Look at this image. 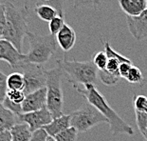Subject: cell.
<instances>
[{"label":"cell","instance_id":"cell-39","mask_svg":"<svg viewBox=\"0 0 147 141\" xmlns=\"http://www.w3.org/2000/svg\"><path fill=\"white\" fill-rule=\"evenodd\" d=\"M145 134H147V127H146V133H145Z\"/></svg>","mask_w":147,"mask_h":141},{"label":"cell","instance_id":"cell-2","mask_svg":"<svg viewBox=\"0 0 147 141\" xmlns=\"http://www.w3.org/2000/svg\"><path fill=\"white\" fill-rule=\"evenodd\" d=\"M5 15L6 23L2 38L11 42L18 52H22L23 41L27 36V33H29L28 7L23 6L21 8H17L11 3H6Z\"/></svg>","mask_w":147,"mask_h":141},{"label":"cell","instance_id":"cell-29","mask_svg":"<svg viewBox=\"0 0 147 141\" xmlns=\"http://www.w3.org/2000/svg\"><path fill=\"white\" fill-rule=\"evenodd\" d=\"M7 76L0 71V101H3L7 95L8 92V84H7Z\"/></svg>","mask_w":147,"mask_h":141},{"label":"cell","instance_id":"cell-23","mask_svg":"<svg viewBox=\"0 0 147 141\" xmlns=\"http://www.w3.org/2000/svg\"><path fill=\"white\" fill-rule=\"evenodd\" d=\"M108 57L106 55L105 52H99L93 56L92 62L95 65V67L98 69V71L105 70L106 65H107Z\"/></svg>","mask_w":147,"mask_h":141},{"label":"cell","instance_id":"cell-18","mask_svg":"<svg viewBox=\"0 0 147 141\" xmlns=\"http://www.w3.org/2000/svg\"><path fill=\"white\" fill-rule=\"evenodd\" d=\"M7 84L9 90H19L25 89V78L23 74L20 72H13L7 77Z\"/></svg>","mask_w":147,"mask_h":141},{"label":"cell","instance_id":"cell-4","mask_svg":"<svg viewBox=\"0 0 147 141\" xmlns=\"http://www.w3.org/2000/svg\"><path fill=\"white\" fill-rule=\"evenodd\" d=\"M64 72L58 63L49 70H47V108L52 117H58L63 114L64 95L61 81Z\"/></svg>","mask_w":147,"mask_h":141},{"label":"cell","instance_id":"cell-34","mask_svg":"<svg viewBox=\"0 0 147 141\" xmlns=\"http://www.w3.org/2000/svg\"><path fill=\"white\" fill-rule=\"evenodd\" d=\"M0 141H12L10 130L0 131Z\"/></svg>","mask_w":147,"mask_h":141},{"label":"cell","instance_id":"cell-25","mask_svg":"<svg viewBox=\"0 0 147 141\" xmlns=\"http://www.w3.org/2000/svg\"><path fill=\"white\" fill-rule=\"evenodd\" d=\"M7 97L11 100L12 102L18 103V104H22V102L24 101L25 97H26V93H24V91L19 90H8L7 92Z\"/></svg>","mask_w":147,"mask_h":141},{"label":"cell","instance_id":"cell-22","mask_svg":"<svg viewBox=\"0 0 147 141\" xmlns=\"http://www.w3.org/2000/svg\"><path fill=\"white\" fill-rule=\"evenodd\" d=\"M65 24V19L64 17L60 16V15H56L54 18L49 22V33L52 35H56L59 31H60L62 28H63Z\"/></svg>","mask_w":147,"mask_h":141},{"label":"cell","instance_id":"cell-17","mask_svg":"<svg viewBox=\"0 0 147 141\" xmlns=\"http://www.w3.org/2000/svg\"><path fill=\"white\" fill-rule=\"evenodd\" d=\"M34 11H35L36 14L38 15L40 19L46 22H49L52 18H54L58 14L55 8L47 4H39L38 3L36 7L34 8Z\"/></svg>","mask_w":147,"mask_h":141},{"label":"cell","instance_id":"cell-15","mask_svg":"<svg viewBox=\"0 0 147 141\" xmlns=\"http://www.w3.org/2000/svg\"><path fill=\"white\" fill-rule=\"evenodd\" d=\"M10 131L12 141H29L32 133L29 125L21 121L14 124L10 129Z\"/></svg>","mask_w":147,"mask_h":141},{"label":"cell","instance_id":"cell-36","mask_svg":"<svg viewBox=\"0 0 147 141\" xmlns=\"http://www.w3.org/2000/svg\"><path fill=\"white\" fill-rule=\"evenodd\" d=\"M42 1H45V2H51L52 4V2L54 1V0H42Z\"/></svg>","mask_w":147,"mask_h":141},{"label":"cell","instance_id":"cell-24","mask_svg":"<svg viewBox=\"0 0 147 141\" xmlns=\"http://www.w3.org/2000/svg\"><path fill=\"white\" fill-rule=\"evenodd\" d=\"M135 114H136V122L138 129L140 131V134H144L146 133V127H147V112H140L136 111L135 110Z\"/></svg>","mask_w":147,"mask_h":141},{"label":"cell","instance_id":"cell-13","mask_svg":"<svg viewBox=\"0 0 147 141\" xmlns=\"http://www.w3.org/2000/svg\"><path fill=\"white\" fill-rule=\"evenodd\" d=\"M119 5L127 16H139L147 9V0H119Z\"/></svg>","mask_w":147,"mask_h":141},{"label":"cell","instance_id":"cell-3","mask_svg":"<svg viewBox=\"0 0 147 141\" xmlns=\"http://www.w3.org/2000/svg\"><path fill=\"white\" fill-rule=\"evenodd\" d=\"M30 50L25 54L24 63L43 65L47 63L56 52V37L52 34H37L29 32L27 33Z\"/></svg>","mask_w":147,"mask_h":141},{"label":"cell","instance_id":"cell-19","mask_svg":"<svg viewBox=\"0 0 147 141\" xmlns=\"http://www.w3.org/2000/svg\"><path fill=\"white\" fill-rule=\"evenodd\" d=\"M78 131L74 127H68L65 130L60 131L54 136L56 141H77Z\"/></svg>","mask_w":147,"mask_h":141},{"label":"cell","instance_id":"cell-10","mask_svg":"<svg viewBox=\"0 0 147 141\" xmlns=\"http://www.w3.org/2000/svg\"><path fill=\"white\" fill-rule=\"evenodd\" d=\"M22 112H30L34 111H38L43 108L47 107V89L41 88V89L34 91L26 95L24 101L22 102Z\"/></svg>","mask_w":147,"mask_h":141},{"label":"cell","instance_id":"cell-28","mask_svg":"<svg viewBox=\"0 0 147 141\" xmlns=\"http://www.w3.org/2000/svg\"><path fill=\"white\" fill-rule=\"evenodd\" d=\"M49 134L44 128H40L38 130L33 131L32 133V136L29 141H47Z\"/></svg>","mask_w":147,"mask_h":141},{"label":"cell","instance_id":"cell-8","mask_svg":"<svg viewBox=\"0 0 147 141\" xmlns=\"http://www.w3.org/2000/svg\"><path fill=\"white\" fill-rule=\"evenodd\" d=\"M52 115L48 108H43L38 111L30 112H25L18 115V120L25 122L30 126L32 131L38 130L40 128H44L46 125L49 124L52 120Z\"/></svg>","mask_w":147,"mask_h":141},{"label":"cell","instance_id":"cell-14","mask_svg":"<svg viewBox=\"0 0 147 141\" xmlns=\"http://www.w3.org/2000/svg\"><path fill=\"white\" fill-rule=\"evenodd\" d=\"M70 127V116L69 114H62L58 117L52 118L51 122L44 127L49 136L54 137L60 131Z\"/></svg>","mask_w":147,"mask_h":141},{"label":"cell","instance_id":"cell-5","mask_svg":"<svg viewBox=\"0 0 147 141\" xmlns=\"http://www.w3.org/2000/svg\"><path fill=\"white\" fill-rule=\"evenodd\" d=\"M57 63L60 65L64 73L69 77V81L73 86L95 84L98 78V69L93 64L92 60L76 61L67 60V58L58 59Z\"/></svg>","mask_w":147,"mask_h":141},{"label":"cell","instance_id":"cell-35","mask_svg":"<svg viewBox=\"0 0 147 141\" xmlns=\"http://www.w3.org/2000/svg\"><path fill=\"white\" fill-rule=\"evenodd\" d=\"M47 141H56L55 139H54V137H52V136H48V138H47Z\"/></svg>","mask_w":147,"mask_h":141},{"label":"cell","instance_id":"cell-30","mask_svg":"<svg viewBox=\"0 0 147 141\" xmlns=\"http://www.w3.org/2000/svg\"><path fill=\"white\" fill-rule=\"evenodd\" d=\"M147 105V97L144 95H137L134 99V106L136 111L145 112Z\"/></svg>","mask_w":147,"mask_h":141},{"label":"cell","instance_id":"cell-6","mask_svg":"<svg viewBox=\"0 0 147 141\" xmlns=\"http://www.w3.org/2000/svg\"><path fill=\"white\" fill-rule=\"evenodd\" d=\"M70 126L74 127L78 133H84L100 123H108V119L91 104L87 103L81 109L69 114Z\"/></svg>","mask_w":147,"mask_h":141},{"label":"cell","instance_id":"cell-27","mask_svg":"<svg viewBox=\"0 0 147 141\" xmlns=\"http://www.w3.org/2000/svg\"><path fill=\"white\" fill-rule=\"evenodd\" d=\"M3 105L6 109L10 110L11 112H13L14 114L16 115H19L20 114H23L22 112V106L21 104H18V103H15V102H12L11 100L9 99L7 96L5 97V99L2 101Z\"/></svg>","mask_w":147,"mask_h":141},{"label":"cell","instance_id":"cell-38","mask_svg":"<svg viewBox=\"0 0 147 141\" xmlns=\"http://www.w3.org/2000/svg\"><path fill=\"white\" fill-rule=\"evenodd\" d=\"M145 112H147V105H146V110H145Z\"/></svg>","mask_w":147,"mask_h":141},{"label":"cell","instance_id":"cell-1","mask_svg":"<svg viewBox=\"0 0 147 141\" xmlns=\"http://www.w3.org/2000/svg\"><path fill=\"white\" fill-rule=\"evenodd\" d=\"M77 92L81 95L86 99L87 103L95 107L101 114L108 119V123L110 125V131L113 136L124 134L128 136H132L134 131L132 127H130L113 109H112L105 98V96L99 92V90L95 87L94 84H86L84 85V88H81L79 85L74 86Z\"/></svg>","mask_w":147,"mask_h":141},{"label":"cell","instance_id":"cell-31","mask_svg":"<svg viewBox=\"0 0 147 141\" xmlns=\"http://www.w3.org/2000/svg\"><path fill=\"white\" fill-rule=\"evenodd\" d=\"M131 67H132V61L131 60L121 62L120 64V67H119V74H120V76L123 78H125Z\"/></svg>","mask_w":147,"mask_h":141},{"label":"cell","instance_id":"cell-7","mask_svg":"<svg viewBox=\"0 0 147 141\" xmlns=\"http://www.w3.org/2000/svg\"><path fill=\"white\" fill-rule=\"evenodd\" d=\"M18 70L23 74L25 78L24 93L26 95L46 87L47 70L42 67V65L23 63L15 69V71Z\"/></svg>","mask_w":147,"mask_h":141},{"label":"cell","instance_id":"cell-33","mask_svg":"<svg viewBox=\"0 0 147 141\" xmlns=\"http://www.w3.org/2000/svg\"><path fill=\"white\" fill-rule=\"evenodd\" d=\"M6 15H5V4L0 3V39L2 38L3 32L5 29Z\"/></svg>","mask_w":147,"mask_h":141},{"label":"cell","instance_id":"cell-12","mask_svg":"<svg viewBox=\"0 0 147 141\" xmlns=\"http://www.w3.org/2000/svg\"><path fill=\"white\" fill-rule=\"evenodd\" d=\"M55 37L58 45L64 52L70 51L76 43V33L72 27L65 23Z\"/></svg>","mask_w":147,"mask_h":141},{"label":"cell","instance_id":"cell-11","mask_svg":"<svg viewBox=\"0 0 147 141\" xmlns=\"http://www.w3.org/2000/svg\"><path fill=\"white\" fill-rule=\"evenodd\" d=\"M126 23L128 30L133 37L137 40L147 38V9L143 11L139 16H127Z\"/></svg>","mask_w":147,"mask_h":141},{"label":"cell","instance_id":"cell-21","mask_svg":"<svg viewBox=\"0 0 147 141\" xmlns=\"http://www.w3.org/2000/svg\"><path fill=\"white\" fill-rule=\"evenodd\" d=\"M125 79L128 82L132 84H140L143 81V76L142 71L140 70V68L132 65V67L130 68L129 72H128Z\"/></svg>","mask_w":147,"mask_h":141},{"label":"cell","instance_id":"cell-32","mask_svg":"<svg viewBox=\"0 0 147 141\" xmlns=\"http://www.w3.org/2000/svg\"><path fill=\"white\" fill-rule=\"evenodd\" d=\"M67 0H54L52 2V7L57 11L58 15L65 17V4Z\"/></svg>","mask_w":147,"mask_h":141},{"label":"cell","instance_id":"cell-9","mask_svg":"<svg viewBox=\"0 0 147 141\" xmlns=\"http://www.w3.org/2000/svg\"><path fill=\"white\" fill-rule=\"evenodd\" d=\"M0 60H4L15 70L24 63L25 54L19 52L16 48L8 40L0 39Z\"/></svg>","mask_w":147,"mask_h":141},{"label":"cell","instance_id":"cell-26","mask_svg":"<svg viewBox=\"0 0 147 141\" xmlns=\"http://www.w3.org/2000/svg\"><path fill=\"white\" fill-rule=\"evenodd\" d=\"M74 8H81L84 6H92L93 8L98 9L102 4V0H70Z\"/></svg>","mask_w":147,"mask_h":141},{"label":"cell","instance_id":"cell-20","mask_svg":"<svg viewBox=\"0 0 147 141\" xmlns=\"http://www.w3.org/2000/svg\"><path fill=\"white\" fill-rule=\"evenodd\" d=\"M98 77L101 79V81L106 86H113L115 84H117L120 80V76H116V74H109L108 72L105 70L98 71Z\"/></svg>","mask_w":147,"mask_h":141},{"label":"cell","instance_id":"cell-37","mask_svg":"<svg viewBox=\"0 0 147 141\" xmlns=\"http://www.w3.org/2000/svg\"><path fill=\"white\" fill-rule=\"evenodd\" d=\"M143 136H144V138H145V139H146V141H147V134H143Z\"/></svg>","mask_w":147,"mask_h":141},{"label":"cell","instance_id":"cell-16","mask_svg":"<svg viewBox=\"0 0 147 141\" xmlns=\"http://www.w3.org/2000/svg\"><path fill=\"white\" fill-rule=\"evenodd\" d=\"M17 122H19L18 115L14 114L10 110L6 109L2 101H0V131L10 130Z\"/></svg>","mask_w":147,"mask_h":141}]
</instances>
